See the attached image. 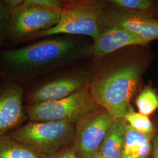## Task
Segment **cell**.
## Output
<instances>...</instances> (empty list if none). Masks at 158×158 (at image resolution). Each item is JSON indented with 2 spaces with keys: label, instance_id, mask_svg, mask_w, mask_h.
<instances>
[{
  "label": "cell",
  "instance_id": "1",
  "mask_svg": "<svg viewBox=\"0 0 158 158\" xmlns=\"http://www.w3.org/2000/svg\"><path fill=\"white\" fill-rule=\"evenodd\" d=\"M80 54L74 40L59 35L3 50L0 52L1 77L23 85L64 68Z\"/></svg>",
  "mask_w": 158,
  "mask_h": 158
},
{
  "label": "cell",
  "instance_id": "2",
  "mask_svg": "<svg viewBox=\"0 0 158 158\" xmlns=\"http://www.w3.org/2000/svg\"><path fill=\"white\" fill-rule=\"evenodd\" d=\"M147 63L141 57L131 54L114 58L98 67L92 73L89 85L97 104L114 118H124Z\"/></svg>",
  "mask_w": 158,
  "mask_h": 158
},
{
  "label": "cell",
  "instance_id": "3",
  "mask_svg": "<svg viewBox=\"0 0 158 158\" xmlns=\"http://www.w3.org/2000/svg\"><path fill=\"white\" fill-rule=\"evenodd\" d=\"M107 6L95 0L63 1L59 23L55 27L35 35L31 40L56 35H86L94 40L101 28Z\"/></svg>",
  "mask_w": 158,
  "mask_h": 158
},
{
  "label": "cell",
  "instance_id": "4",
  "mask_svg": "<svg viewBox=\"0 0 158 158\" xmlns=\"http://www.w3.org/2000/svg\"><path fill=\"white\" fill-rule=\"evenodd\" d=\"M62 69L23 85L25 106L58 100L89 87L91 73Z\"/></svg>",
  "mask_w": 158,
  "mask_h": 158
},
{
  "label": "cell",
  "instance_id": "5",
  "mask_svg": "<svg viewBox=\"0 0 158 158\" xmlns=\"http://www.w3.org/2000/svg\"><path fill=\"white\" fill-rule=\"evenodd\" d=\"M74 131L75 124L70 123L28 121L8 135L48 156L72 147Z\"/></svg>",
  "mask_w": 158,
  "mask_h": 158
},
{
  "label": "cell",
  "instance_id": "6",
  "mask_svg": "<svg viewBox=\"0 0 158 158\" xmlns=\"http://www.w3.org/2000/svg\"><path fill=\"white\" fill-rule=\"evenodd\" d=\"M97 106L87 87L58 100L25 106V112L28 121L76 124Z\"/></svg>",
  "mask_w": 158,
  "mask_h": 158
},
{
  "label": "cell",
  "instance_id": "7",
  "mask_svg": "<svg viewBox=\"0 0 158 158\" xmlns=\"http://www.w3.org/2000/svg\"><path fill=\"white\" fill-rule=\"evenodd\" d=\"M60 11V8L40 5L35 0H24L10 10L8 40L13 44L28 42L35 35L57 25Z\"/></svg>",
  "mask_w": 158,
  "mask_h": 158
},
{
  "label": "cell",
  "instance_id": "8",
  "mask_svg": "<svg viewBox=\"0 0 158 158\" xmlns=\"http://www.w3.org/2000/svg\"><path fill=\"white\" fill-rule=\"evenodd\" d=\"M114 119L98 106L75 124L73 147L77 158H90L99 151Z\"/></svg>",
  "mask_w": 158,
  "mask_h": 158
},
{
  "label": "cell",
  "instance_id": "9",
  "mask_svg": "<svg viewBox=\"0 0 158 158\" xmlns=\"http://www.w3.org/2000/svg\"><path fill=\"white\" fill-rule=\"evenodd\" d=\"M27 121L23 85L2 79L0 81V136L8 135Z\"/></svg>",
  "mask_w": 158,
  "mask_h": 158
},
{
  "label": "cell",
  "instance_id": "10",
  "mask_svg": "<svg viewBox=\"0 0 158 158\" xmlns=\"http://www.w3.org/2000/svg\"><path fill=\"white\" fill-rule=\"evenodd\" d=\"M107 25L125 29L140 36L148 43L158 40V19L149 15L113 6H106L102 17L101 28Z\"/></svg>",
  "mask_w": 158,
  "mask_h": 158
},
{
  "label": "cell",
  "instance_id": "11",
  "mask_svg": "<svg viewBox=\"0 0 158 158\" xmlns=\"http://www.w3.org/2000/svg\"><path fill=\"white\" fill-rule=\"evenodd\" d=\"M148 44L137 35L121 27L107 25L102 27L94 40L93 53L101 59L123 48Z\"/></svg>",
  "mask_w": 158,
  "mask_h": 158
},
{
  "label": "cell",
  "instance_id": "12",
  "mask_svg": "<svg viewBox=\"0 0 158 158\" xmlns=\"http://www.w3.org/2000/svg\"><path fill=\"white\" fill-rule=\"evenodd\" d=\"M127 124L124 118L114 119L99 149L103 158H120L124 147Z\"/></svg>",
  "mask_w": 158,
  "mask_h": 158
},
{
  "label": "cell",
  "instance_id": "13",
  "mask_svg": "<svg viewBox=\"0 0 158 158\" xmlns=\"http://www.w3.org/2000/svg\"><path fill=\"white\" fill-rule=\"evenodd\" d=\"M154 136L140 134L127 124L124 147L119 158H148L152 152Z\"/></svg>",
  "mask_w": 158,
  "mask_h": 158
},
{
  "label": "cell",
  "instance_id": "14",
  "mask_svg": "<svg viewBox=\"0 0 158 158\" xmlns=\"http://www.w3.org/2000/svg\"><path fill=\"white\" fill-rule=\"evenodd\" d=\"M40 156L31 148L10 136H0V158H40Z\"/></svg>",
  "mask_w": 158,
  "mask_h": 158
},
{
  "label": "cell",
  "instance_id": "15",
  "mask_svg": "<svg viewBox=\"0 0 158 158\" xmlns=\"http://www.w3.org/2000/svg\"><path fill=\"white\" fill-rule=\"evenodd\" d=\"M138 113L149 117L158 110V95L151 85L145 86L136 99Z\"/></svg>",
  "mask_w": 158,
  "mask_h": 158
},
{
  "label": "cell",
  "instance_id": "16",
  "mask_svg": "<svg viewBox=\"0 0 158 158\" xmlns=\"http://www.w3.org/2000/svg\"><path fill=\"white\" fill-rule=\"evenodd\" d=\"M124 119L130 127L138 132L145 135L154 136L155 132L152 121L149 117L136 112L131 106Z\"/></svg>",
  "mask_w": 158,
  "mask_h": 158
},
{
  "label": "cell",
  "instance_id": "17",
  "mask_svg": "<svg viewBox=\"0 0 158 158\" xmlns=\"http://www.w3.org/2000/svg\"><path fill=\"white\" fill-rule=\"evenodd\" d=\"M112 6L125 10L148 15L147 12L154 9L155 3L150 0H111L108 1Z\"/></svg>",
  "mask_w": 158,
  "mask_h": 158
},
{
  "label": "cell",
  "instance_id": "18",
  "mask_svg": "<svg viewBox=\"0 0 158 158\" xmlns=\"http://www.w3.org/2000/svg\"><path fill=\"white\" fill-rule=\"evenodd\" d=\"M11 23V12L3 0H0V50L8 40Z\"/></svg>",
  "mask_w": 158,
  "mask_h": 158
},
{
  "label": "cell",
  "instance_id": "19",
  "mask_svg": "<svg viewBox=\"0 0 158 158\" xmlns=\"http://www.w3.org/2000/svg\"><path fill=\"white\" fill-rule=\"evenodd\" d=\"M40 158H77L73 147H69L53 155L48 156H40Z\"/></svg>",
  "mask_w": 158,
  "mask_h": 158
},
{
  "label": "cell",
  "instance_id": "20",
  "mask_svg": "<svg viewBox=\"0 0 158 158\" xmlns=\"http://www.w3.org/2000/svg\"><path fill=\"white\" fill-rule=\"evenodd\" d=\"M152 158H158V131L155 133L152 139Z\"/></svg>",
  "mask_w": 158,
  "mask_h": 158
},
{
  "label": "cell",
  "instance_id": "21",
  "mask_svg": "<svg viewBox=\"0 0 158 158\" xmlns=\"http://www.w3.org/2000/svg\"><path fill=\"white\" fill-rule=\"evenodd\" d=\"M6 6L11 10L21 4L24 0H3Z\"/></svg>",
  "mask_w": 158,
  "mask_h": 158
},
{
  "label": "cell",
  "instance_id": "22",
  "mask_svg": "<svg viewBox=\"0 0 158 158\" xmlns=\"http://www.w3.org/2000/svg\"><path fill=\"white\" fill-rule=\"evenodd\" d=\"M90 158H104L103 156H102V154L98 151V152L95 153L93 156H92Z\"/></svg>",
  "mask_w": 158,
  "mask_h": 158
},
{
  "label": "cell",
  "instance_id": "23",
  "mask_svg": "<svg viewBox=\"0 0 158 158\" xmlns=\"http://www.w3.org/2000/svg\"><path fill=\"white\" fill-rule=\"evenodd\" d=\"M0 79H1V75H0Z\"/></svg>",
  "mask_w": 158,
  "mask_h": 158
}]
</instances>
